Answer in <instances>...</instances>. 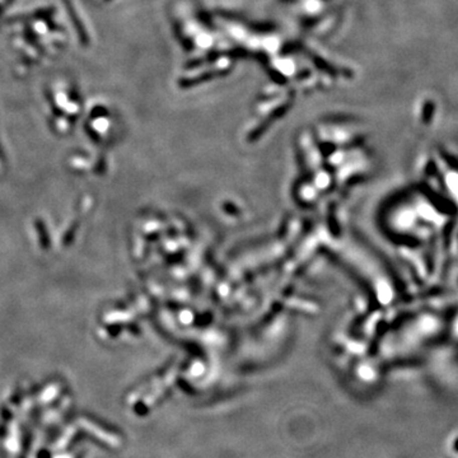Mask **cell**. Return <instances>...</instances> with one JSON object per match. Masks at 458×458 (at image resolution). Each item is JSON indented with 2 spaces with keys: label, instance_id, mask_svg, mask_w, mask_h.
<instances>
[{
  "label": "cell",
  "instance_id": "cell-1",
  "mask_svg": "<svg viewBox=\"0 0 458 458\" xmlns=\"http://www.w3.org/2000/svg\"><path fill=\"white\" fill-rule=\"evenodd\" d=\"M453 449H454V452L458 453V438L455 439L454 443H453Z\"/></svg>",
  "mask_w": 458,
  "mask_h": 458
}]
</instances>
